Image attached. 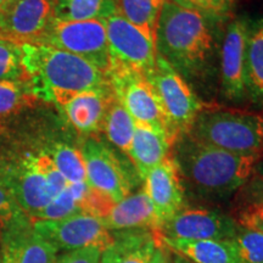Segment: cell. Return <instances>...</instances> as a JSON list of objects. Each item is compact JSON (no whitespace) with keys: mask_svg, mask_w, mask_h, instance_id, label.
I'll list each match as a JSON object with an SVG mask.
<instances>
[{"mask_svg":"<svg viewBox=\"0 0 263 263\" xmlns=\"http://www.w3.org/2000/svg\"><path fill=\"white\" fill-rule=\"evenodd\" d=\"M172 157L184 193L203 201L228 199L241 188L254 173L262 157L238 155L209 145L184 133L173 141Z\"/></svg>","mask_w":263,"mask_h":263,"instance_id":"6da1fadb","label":"cell"},{"mask_svg":"<svg viewBox=\"0 0 263 263\" xmlns=\"http://www.w3.org/2000/svg\"><path fill=\"white\" fill-rule=\"evenodd\" d=\"M213 25L199 12L164 0L155 31L156 52L186 82L203 80L216 54Z\"/></svg>","mask_w":263,"mask_h":263,"instance_id":"7a4b0ae2","label":"cell"},{"mask_svg":"<svg viewBox=\"0 0 263 263\" xmlns=\"http://www.w3.org/2000/svg\"><path fill=\"white\" fill-rule=\"evenodd\" d=\"M22 65L33 94L62 107L74 95L108 87L107 76L71 52L41 43H21Z\"/></svg>","mask_w":263,"mask_h":263,"instance_id":"3957f363","label":"cell"},{"mask_svg":"<svg viewBox=\"0 0 263 263\" xmlns=\"http://www.w3.org/2000/svg\"><path fill=\"white\" fill-rule=\"evenodd\" d=\"M188 133L229 153L263 157V112L205 107Z\"/></svg>","mask_w":263,"mask_h":263,"instance_id":"277c9868","label":"cell"},{"mask_svg":"<svg viewBox=\"0 0 263 263\" xmlns=\"http://www.w3.org/2000/svg\"><path fill=\"white\" fill-rule=\"evenodd\" d=\"M38 154L39 149L0 146V188L31 218H34L54 199L39 168Z\"/></svg>","mask_w":263,"mask_h":263,"instance_id":"5b68a950","label":"cell"},{"mask_svg":"<svg viewBox=\"0 0 263 263\" xmlns=\"http://www.w3.org/2000/svg\"><path fill=\"white\" fill-rule=\"evenodd\" d=\"M155 90L167 123L171 143L188 133L205 104L194 93L190 85L162 57L156 52L155 67L146 76Z\"/></svg>","mask_w":263,"mask_h":263,"instance_id":"8992f818","label":"cell"},{"mask_svg":"<svg viewBox=\"0 0 263 263\" xmlns=\"http://www.w3.org/2000/svg\"><path fill=\"white\" fill-rule=\"evenodd\" d=\"M37 43L51 45L77 55L90 62L105 74H107L111 68L105 20H54L45 34Z\"/></svg>","mask_w":263,"mask_h":263,"instance_id":"52a82bcc","label":"cell"},{"mask_svg":"<svg viewBox=\"0 0 263 263\" xmlns=\"http://www.w3.org/2000/svg\"><path fill=\"white\" fill-rule=\"evenodd\" d=\"M106 76L114 97L128 111L136 124L167 134L166 120L146 76L122 67H111Z\"/></svg>","mask_w":263,"mask_h":263,"instance_id":"ba28073f","label":"cell"},{"mask_svg":"<svg viewBox=\"0 0 263 263\" xmlns=\"http://www.w3.org/2000/svg\"><path fill=\"white\" fill-rule=\"evenodd\" d=\"M111 67H122L150 74L155 67V41L116 14L105 20Z\"/></svg>","mask_w":263,"mask_h":263,"instance_id":"9c48e42d","label":"cell"},{"mask_svg":"<svg viewBox=\"0 0 263 263\" xmlns=\"http://www.w3.org/2000/svg\"><path fill=\"white\" fill-rule=\"evenodd\" d=\"M33 228L58 251H72L89 246L104 250L110 245L112 235L98 217L77 213L57 221L32 219Z\"/></svg>","mask_w":263,"mask_h":263,"instance_id":"30bf717a","label":"cell"},{"mask_svg":"<svg viewBox=\"0 0 263 263\" xmlns=\"http://www.w3.org/2000/svg\"><path fill=\"white\" fill-rule=\"evenodd\" d=\"M87 183L90 188L120 202L129 195L132 182L120 157L94 136H87L81 144Z\"/></svg>","mask_w":263,"mask_h":263,"instance_id":"8fae6325","label":"cell"},{"mask_svg":"<svg viewBox=\"0 0 263 263\" xmlns=\"http://www.w3.org/2000/svg\"><path fill=\"white\" fill-rule=\"evenodd\" d=\"M58 252L35 232L32 218L24 211L0 228L2 263H55Z\"/></svg>","mask_w":263,"mask_h":263,"instance_id":"7c38bea8","label":"cell"},{"mask_svg":"<svg viewBox=\"0 0 263 263\" xmlns=\"http://www.w3.org/2000/svg\"><path fill=\"white\" fill-rule=\"evenodd\" d=\"M239 223L221 211L183 209L160 227L157 234L168 239L232 240Z\"/></svg>","mask_w":263,"mask_h":263,"instance_id":"4fadbf2b","label":"cell"},{"mask_svg":"<svg viewBox=\"0 0 263 263\" xmlns=\"http://www.w3.org/2000/svg\"><path fill=\"white\" fill-rule=\"evenodd\" d=\"M250 18L241 16L229 22L221 49V89L227 100H248L245 84L246 41Z\"/></svg>","mask_w":263,"mask_h":263,"instance_id":"5bb4252c","label":"cell"},{"mask_svg":"<svg viewBox=\"0 0 263 263\" xmlns=\"http://www.w3.org/2000/svg\"><path fill=\"white\" fill-rule=\"evenodd\" d=\"M55 0H12L0 18V37L37 43L54 21Z\"/></svg>","mask_w":263,"mask_h":263,"instance_id":"9a60e30c","label":"cell"},{"mask_svg":"<svg viewBox=\"0 0 263 263\" xmlns=\"http://www.w3.org/2000/svg\"><path fill=\"white\" fill-rule=\"evenodd\" d=\"M144 190L154 206L160 227L184 209V193L178 171L168 156L144 178ZM159 232V230H157Z\"/></svg>","mask_w":263,"mask_h":263,"instance_id":"2e32d148","label":"cell"},{"mask_svg":"<svg viewBox=\"0 0 263 263\" xmlns=\"http://www.w3.org/2000/svg\"><path fill=\"white\" fill-rule=\"evenodd\" d=\"M112 98V90L108 85L106 88L78 93L61 108L76 130L85 136H91L103 128L105 115Z\"/></svg>","mask_w":263,"mask_h":263,"instance_id":"e0dca14e","label":"cell"},{"mask_svg":"<svg viewBox=\"0 0 263 263\" xmlns=\"http://www.w3.org/2000/svg\"><path fill=\"white\" fill-rule=\"evenodd\" d=\"M112 240L101 254L100 263H150L159 245L157 232L137 228L112 230Z\"/></svg>","mask_w":263,"mask_h":263,"instance_id":"ac0fdd59","label":"cell"},{"mask_svg":"<svg viewBox=\"0 0 263 263\" xmlns=\"http://www.w3.org/2000/svg\"><path fill=\"white\" fill-rule=\"evenodd\" d=\"M157 240L167 250L192 263H244L234 240L168 239L157 234Z\"/></svg>","mask_w":263,"mask_h":263,"instance_id":"d6986e66","label":"cell"},{"mask_svg":"<svg viewBox=\"0 0 263 263\" xmlns=\"http://www.w3.org/2000/svg\"><path fill=\"white\" fill-rule=\"evenodd\" d=\"M101 221L110 232L137 228L153 229L155 232L159 230L154 206L144 189L129 194L120 202L115 203Z\"/></svg>","mask_w":263,"mask_h":263,"instance_id":"ffe728a7","label":"cell"},{"mask_svg":"<svg viewBox=\"0 0 263 263\" xmlns=\"http://www.w3.org/2000/svg\"><path fill=\"white\" fill-rule=\"evenodd\" d=\"M171 143L164 132L136 124L128 156L141 178L171 155Z\"/></svg>","mask_w":263,"mask_h":263,"instance_id":"44dd1931","label":"cell"},{"mask_svg":"<svg viewBox=\"0 0 263 263\" xmlns=\"http://www.w3.org/2000/svg\"><path fill=\"white\" fill-rule=\"evenodd\" d=\"M245 84L248 100L263 110V16L250 18L246 41Z\"/></svg>","mask_w":263,"mask_h":263,"instance_id":"7402d4cb","label":"cell"},{"mask_svg":"<svg viewBox=\"0 0 263 263\" xmlns=\"http://www.w3.org/2000/svg\"><path fill=\"white\" fill-rule=\"evenodd\" d=\"M118 14V0H55L54 17L59 21L107 20Z\"/></svg>","mask_w":263,"mask_h":263,"instance_id":"603a6c76","label":"cell"},{"mask_svg":"<svg viewBox=\"0 0 263 263\" xmlns=\"http://www.w3.org/2000/svg\"><path fill=\"white\" fill-rule=\"evenodd\" d=\"M101 130L116 149L128 155L136 130V121L115 97L108 104Z\"/></svg>","mask_w":263,"mask_h":263,"instance_id":"cb8c5ba5","label":"cell"},{"mask_svg":"<svg viewBox=\"0 0 263 263\" xmlns=\"http://www.w3.org/2000/svg\"><path fill=\"white\" fill-rule=\"evenodd\" d=\"M88 189H89V184L87 182L68 183V185L32 219L57 221V219L66 218L77 213H83L82 201Z\"/></svg>","mask_w":263,"mask_h":263,"instance_id":"d4e9b609","label":"cell"},{"mask_svg":"<svg viewBox=\"0 0 263 263\" xmlns=\"http://www.w3.org/2000/svg\"><path fill=\"white\" fill-rule=\"evenodd\" d=\"M164 0H118V14L155 41L160 10Z\"/></svg>","mask_w":263,"mask_h":263,"instance_id":"484cf974","label":"cell"},{"mask_svg":"<svg viewBox=\"0 0 263 263\" xmlns=\"http://www.w3.org/2000/svg\"><path fill=\"white\" fill-rule=\"evenodd\" d=\"M52 162L68 183L87 182V172L81 150L67 143H58L45 146Z\"/></svg>","mask_w":263,"mask_h":263,"instance_id":"4316f807","label":"cell"},{"mask_svg":"<svg viewBox=\"0 0 263 263\" xmlns=\"http://www.w3.org/2000/svg\"><path fill=\"white\" fill-rule=\"evenodd\" d=\"M41 101L33 94L28 81L0 82V121L21 112Z\"/></svg>","mask_w":263,"mask_h":263,"instance_id":"83f0119b","label":"cell"},{"mask_svg":"<svg viewBox=\"0 0 263 263\" xmlns=\"http://www.w3.org/2000/svg\"><path fill=\"white\" fill-rule=\"evenodd\" d=\"M28 81L22 65L21 43L0 37V82Z\"/></svg>","mask_w":263,"mask_h":263,"instance_id":"f1b7e54d","label":"cell"},{"mask_svg":"<svg viewBox=\"0 0 263 263\" xmlns=\"http://www.w3.org/2000/svg\"><path fill=\"white\" fill-rule=\"evenodd\" d=\"M233 240L244 263H263L262 230L239 224V229Z\"/></svg>","mask_w":263,"mask_h":263,"instance_id":"f546056e","label":"cell"},{"mask_svg":"<svg viewBox=\"0 0 263 263\" xmlns=\"http://www.w3.org/2000/svg\"><path fill=\"white\" fill-rule=\"evenodd\" d=\"M184 9L199 12L211 21H226L234 10L235 0H170Z\"/></svg>","mask_w":263,"mask_h":263,"instance_id":"4dcf8cb0","label":"cell"},{"mask_svg":"<svg viewBox=\"0 0 263 263\" xmlns=\"http://www.w3.org/2000/svg\"><path fill=\"white\" fill-rule=\"evenodd\" d=\"M103 250L97 246H89L72 251H65L58 256L55 263H100Z\"/></svg>","mask_w":263,"mask_h":263,"instance_id":"1f68e13d","label":"cell"},{"mask_svg":"<svg viewBox=\"0 0 263 263\" xmlns=\"http://www.w3.org/2000/svg\"><path fill=\"white\" fill-rule=\"evenodd\" d=\"M21 211L22 210L15 202V200L4 189L0 188V228Z\"/></svg>","mask_w":263,"mask_h":263,"instance_id":"d6a6232c","label":"cell"},{"mask_svg":"<svg viewBox=\"0 0 263 263\" xmlns=\"http://www.w3.org/2000/svg\"><path fill=\"white\" fill-rule=\"evenodd\" d=\"M240 226L252 227L256 224H263V201L254 203L250 206L240 217Z\"/></svg>","mask_w":263,"mask_h":263,"instance_id":"836d02e7","label":"cell"},{"mask_svg":"<svg viewBox=\"0 0 263 263\" xmlns=\"http://www.w3.org/2000/svg\"><path fill=\"white\" fill-rule=\"evenodd\" d=\"M150 263H173V259H171V254L168 250L159 242Z\"/></svg>","mask_w":263,"mask_h":263,"instance_id":"e575fe53","label":"cell"},{"mask_svg":"<svg viewBox=\"0 0 263 263\" xmlns=\"http://www.w3.org/2000/svg\"><path fill=\"white\" fill-rule=\"evenodd\" d=\"M257 178L261 180V182H263V157L262 159H259L257 161V163L255 164V168H254V173Z\"/></svg>","mask_w":263,"mask_h":263,"instance_id":"d590c367","label":"cell"},{"mask_svg":"<svg viewBox=\"0 0 263 263\" xmlns=\"http://www.w3.org/2000/svg\"><path fill=\"white\" fill-rule=\"evenodd\" d=\"M11 2L12 0H0V18L4 15V12L6 11V9L9 8V5L11 4Z\"/></svg>","mask_w":263,"mask_h":263,"instance_id":"8d00e7d4","label":"cell"},{"mask_svg":"<svg viewBox=\"0 0 263 263\" xmlns=\"http://www.w3.org/2000/svg\"><path fill=\"white\" fill-rule=\"evenodd\" d=\"M173 263H192V262H189L188 259H185L184 257H182V256L176 254V256H174L173 258Z\"/></svg>","mask_w":263,"mask_h":263,"instance_id":"74e56055","label":"cell"},{"mask_svg":"<svg viewBox=\"0 0 263 263\" xmlns=\"http://www.w3.org/2000/svg\"><path fill=\"white\" fill-rule=\"evenodd\" d=\"M252 228H257V229L262 230V232H263V224H256V226H252Z\"/></svg>","mask_w":263,"mask_h":263,"instance_id":"f35d334b","label":"cell"},{"mask_svg":"<svg viewBox=\"0 0 263 263\" xmlns=\"http://www.w3.org/2000/svg\"><path fill=\"white\" fill-rule=\"evenodd\" d=\"M0 263H2V259H0Z\"/></svg>","mask_w":263,"mask_h":263,"instance_id":"ab89813d","label":"cell"}]
</instances>
